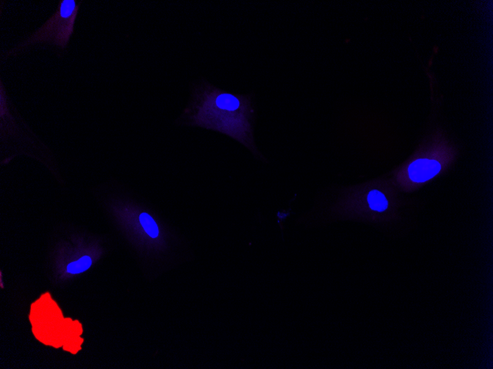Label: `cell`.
Listing matches in <instances>:
<instances>
[{
  "label": "cell",
  "mask_w": 493,
  "mask_h": 369,
  "mask_svg": "<svg viewBox=\"0 0 493 369\" xmlns=\"http://www.w3.org/2000/svg\"><path fill=\"white\" fill-rule=\"evenodd\" d=\"M79 6L80 4H76L75 0L59 2L58 9L51 18L28 40L9 51L7 56H14L28 46L42 42H47L65 49L74 32Z\"/></svg>",
  "instance_id": "1"
},
{
  "label": "cell",
  "mask_w": 493,
  "mask_h": 369,
  "mask_svg": "<svg viewBox=\"0 0 493 369\" xmlns=\"http://www.w3.org/2000/svg\"><path fill=\"white\" fill-rule=\"evenodd\" d=\"M440 170L441 165L435 160H419L410 165L408 172L412 180L419 183L433 178Z\"/></svg>",
  "instance_id": "2"
},
{
  "label": "cell",
  "mask_w": 493,
  "mask_h": 369,
  "mask_svg": "<svg viewBox=\"0 0 493 369\" xmlns=\"http://www.w3.org/2000/svg\"><path fill=\"white\" fill-rule=\"evenodd\" d=\"M368 202L371 208L377 212L385 211L388 205V200L385 198V196L377 190L370 192L368 196Z\"/></svg>",
  "instance_id": "3"
},
{
  "label": "cell",
  "mask_w": 493,
  "mask_h": 369,
  "mask_svg": "<svg viewBox=\"0 0 493 369\" xmlns=\"http://www.w3.org/2000/svg\"><path fill=\"white\" fill-rule=\"evenodd\" d=\"M140 220L145 231L149 236L153 238H157L158 236V227L149 214H146V213H142L140 216Z\"/></svg>",
  "instance_id": "4"
},
{
  "label": "cell",
  "mask_w": 493,
  "mask_h": 369,
  "mask_svg": "<svg viewBox=\"0 0 493 369\" xmlns=\"http://www.w3.org/2000/svg\"><path fill=\"white\" fill-rule=\"evenodd\" d=\"M216 104L220 108L234 110L239 106V102L236 98L230 94H221L216 99Z\"/></svg>",
  "instance_id": "5"
},
{
  "label": "cell",
  "mask_w": 493,
  "mask_h": 369,
  "mask_svg": "<svg viewBox=\"0 0 493 369\" xmlns=\"http://www.w3.org/2000/svg\"><path fill=\"white\" fill-rule=\"evenodd\" d=\"M91 264V259L89 256H84L78 261L70 263L68 266V272L73 274L82 273L87 270Z\"/></svg>",
  "instance_id": "6"
}]
</instances>
